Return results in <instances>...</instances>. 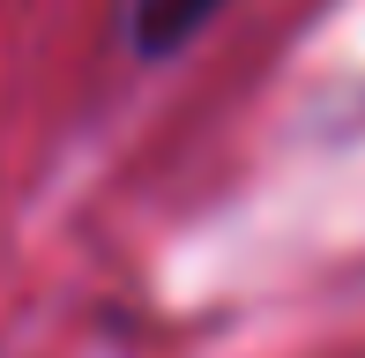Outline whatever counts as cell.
<instances>
[{
    "label": "cell",
    "mask_w": 365,
    "mask_h": 358,
    "mask_svg": "<svg viewBox=\"0 0 365 358\" xmlns=\"http://www.w3.org/2000/svg\"><path fill=\"white\" fill-rule=\"evenodd\" d=\"M217 8H224V0H120L127 38H135V53H149V60H157V53H179Z\"/></svg>",
    "instance_id": "1"
}]
</instances>
